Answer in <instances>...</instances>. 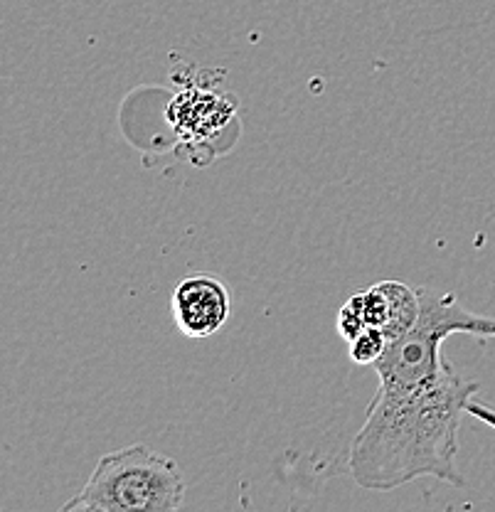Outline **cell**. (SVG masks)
<instances>
[{
  "instance_id": "obj_2",
  "label": "cell",
  "mask_w": 495,
  "mask_h": 512,
  "mask_svg": "<svg viewBox=\"0 0 495 512\" xmlns=\"http://www.w3.org/2000/svg\"><path fill=\"white\" fill-rule=\"evenodd\" d=\"M185 505L178 463L143 444L104 453L65 512H173Z\"/></svg>"
},
{
  "instance_id": "obj_4",
  "label": "cell",
  "mask_w": 495,
  "mask_h": 512,
  "mask_svg": "<svg viewBox=\"0 0 495 512\" xmlns=\"http://www.w3.org/2000/svg\"><path fill=\"white\" fill-rule=\"evenodd\" d=\"M350 360L355 365H375L387 350V338L380 328H365L358 338L350 340Z\"/></svg>"
},
{
  "instance_id": "obj_3",
  "label": "cell",
  "mask_w": 495,
  "mask_h": 512,
  "mask_svg": "<svg viewBox=\"0 0 495 512\" xmlns=\"http://www.w3.org/2000/svg\"><path fill=\"white\" fill-rule=\"evenodd\" d=\"M175 328L193 340H205L220 333L230 320L232 298L227 286L212 274H190L173 288Z\"/></svg>"
},
{
  "instance_id": "obj_1",
  "label": "cell",
  "mask_w": 495,
  "mask_h": 512,
  "mask_svg": "<svg viewBox=\"0 0 495 512\" xmlns=\"http://www.w3.org/2000/svg\"><path fill=\"white\" fill-rule=\"evenodd\" d=\"M417 323L375 362V399L350 446V473L367 490H395L419 478L463 485L459 429L476 412L478 384L444 360L449 335L495 338V318L468 311L454 293L419 286Z\"/></svg>"
},
{
  "instance_id": "obj_5",
  "label": "cell",
  "mask_w": 495,
  "mask_h": 512,
  "mask_svg": "<svg viewBox=\"0 0 495 512\" xmlns=\"http://www.w3.org/2000/svg\"><path fill=\"white\" fill-rule=\"evenodd\" d=\"M335 328H338L340 338L345 340V343H350L353 338H358L360 333L367 328L363 313L358 311V308L353 306V303H345L343 308L338 311V316H335Z\"/></svg>"
}]
</instances>
